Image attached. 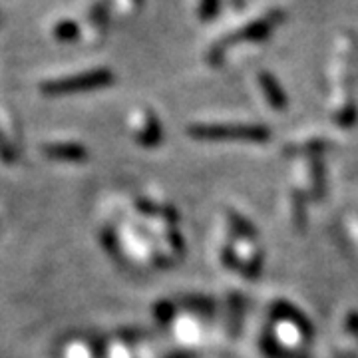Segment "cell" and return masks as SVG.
Wrapping results in <instances>:
<instances>
[{"mask_svg": "<svg viewBox=\"0 0 358 358\" xmlns=\"http://www.w3.org/2000/svg\"><path fill=\"white\" fill-rule=\"evenodd\" d=\"M227 2H229L233 8H241L243 6V0H227Z\"/></svg>", "mask_w": 358, "mask_h": 358, "instance_id": "cell-6", "label": "cell"}, {"mask_svg": "<svg viewBox=\"0 0 358 358\" xmlns=\"http://www.w3.org/2000/svg\"><path fill=\"white\" fill-rule=\"evenodd\" d=\"M221 4H223V0H199V2H197L199 20H203V22L213 20L219 14V10H221Z\"/></svg>", "mask_w": 358, "mask_h": 358, "instance_id": "cell-4", "label": "cell"}, {"mask_svg": "<svg viewBox=\"0 0 358 358\" xmlns=\"http://www.w3.org/2000/svg\"><path fill=\"white\" fill-rule=\"evenodd\" d=\"M195 136L199 138H243V140H257V138H267V131L259 126H203V128L193 129Z\"/></svg>", "mask_w": 358, "mask_h": 358, "instance_id": "cell-2", "label": "cell"}, {"mask_svg": "<svg viewBox=\"0 0 358 358\" xmlns=\"http://www.w3.org/2000/svg\"><path fill=\"white\" fill-rule=\"evenodd\" d=\"M78 34V26L72 22H60L56 26V36L60 40H70Z\"/></svg>", "mask_w": 358, "mask_h": 358, "instance_id": "cell-5", "label": "cell"}, {"mask_svg": "<svg viewBox=\"0 0 358 358\" xmlns=\"http://www.w3.org/2000/svg\"><path fill=\"white\" fill-rule=\"evenodd\" d=\"M261 86H263V92H265V96H267V100L273 106H277V108H282L285 106V96H282L281 88H279V84L275 82V78L271 76V74H261Z\"/></svg>", "mask_w": 358, "mask_h": 358, "instance_id": "cell-3", "label": "cell"}, {"mask_svg": "<svg viewBox=\"0 0 358 358\" xmlns=\"http://www.w3.org/2000/svg\"><path fill=\"white\" fill-rule=\"evenodd\" d=\"M282 18H285L282 10L273 8V10H268L267 14L259 16L255 20H249L245 24L237 26L235 30H231V34L227 38H221L217 44H213V48L207 54L209 62L217 64L219 58L223 56V52L227 50V46L235 44V42H261V40L268 38L273 34L275 26L281 24Z\"/></svg>", "mask_w": 358, "mask_h": 358, "instance_id": "cell-1", "label": "cell"}]
</instances>
